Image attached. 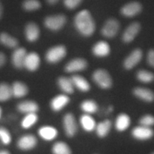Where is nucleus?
I'll return each mask as SVG.
<instances>
[{
	"instance_id": "41",
	"label": "nucleus",
	"mask_w": 154,
	"mask_h": 154,
	"mask_svg": "<svg viewBox=\"0 0 154 154\" xmlns=\"http://www.w3.org/2000/svg\"><path fill=\"white\" fill-rule=\"evenodd\" d=\"M0 154H9L7 151H0Z\"/></svg>"
},
{
	"instance_id": "15",
	"label": "nucleus",
	"mask_w": 154,
	"mask_h": 154,
	"mask_svg": "<svg viewBox=\"0 0 154 154\" xmlns=\"http://www.w3.org/2000/svg\"><path fill=\"white\" fill-rule=\"evenodd\" d=\"M37 143V140L35 136L32 135H26L22 136L18 141L19 149L22 150H30L34 148Z\"/></svg>"
},
{
	"instance_id": "2",
	"label": "nucleus",
	"mask_w": 154,
	"mask_h": 154,
	"mask_svg": "<svg viewBox=\"0 0 154 154\" xmlns=\"http://www.w3.org/2000/svg\"><path fill=\"white\" fill-rule=\"evenodd\" d=\"M92 78L96 84L102 88L107 89L112 86V79L105 69H97L94 72Z\"/></svg>"
},
{
	"instance_id": "5",
	"label": "nucleus",
	"mask_w": 154,
	"mask_h": 154,
	"mask_svg": "<svg viewBox=\"0 0 154 154\" xmlns=\"http://www.w3.org/2000/svg\"><path fill=\"white\" fill-rule=\"evenodd\" d=\"M119 27V22L116 19L111 18L106 22L101 29V33L105 37L113 38L118 34Z\"/></svg>"
},
{
	"instance_id": "17",
	"label": "nucleus",
	"mask_w": 154,
	"mask_h": 154,
	"mask_svg": "<svg viewBox=\"0 0 154 154\" xmlns=\"http://www.w3.org/2000/svg\"><path fill=\"white\" fill-rule=\"evenodd\" d=\"M38 135L46 140H52L57 138L58 131L53 126H42L38 129Z\"/></svg>"
},
{
	"instance_id": "8",
	"label": "nucleus",
	"mask_w": 154,
	"mask_h": 154,
	"mask_svg": "<svg viewBox=\"0 0 154 154\" xmlns=\"http://www.w3.org/2000/svg\"><path fill=\"white\" fill-rule=\"evenodd\" d=\"M143 57L142 51L139 49L134 50L127 57L124 61V66L128 70L131 69L136 66L141 60Z\"/></svg>"
},
{
	"instance_id": "3",
	"label": "nucleus",
	"mask_w": 154,
	"mask_h": 154,
	"mask_svg": "<svg viewBox=\"0 0 154 154\" xmlns=\"http://www.w3.org/2000/svg\"><path fill=\"white\" fill-rule=\"evenodd\" d=\"M66 22V17L63 14H55L47 17L44 19V25L51 31H59Z\"/></svg>"
},
{
	"instance_id": "4",
	"label": "nucleus",
	"mask_w": 154,
	"mask_h": 154,
	"mask_svg": "<svg viewBox=\"0 0 154 154\" xmlns=\"http://www.w3.org/2000/svg\"><path fill=\"white\" fill-rule=\"evenodd\" d=\"M66 55V49L64 46H55L48 50L46 54V59L49 63H57Z\"/></svg>"
},
{
	"instance_id": "16",
	"label": "nucleus",
	"mask_w": 154,
	"mask_h": 154,
	"mask_svg": "<svg viewBox=\"0 0 154 154\" xmlns=\"http://www.w3.org/2000/svg\"><path fill=\"white\" fill-rule=\"evenodd\" d=\"M93 54L98 57H105L110 54V47L106 42H99L92 49Z\"/></svg>"
},
{
	"instance_id": "24",
	"label": "nucleus",
	"mask_w": 154,
	"mask_h": 154,
	"mask_svg": "<svg viewBox=\"0 0 154 154\" xmlns=\"http://www.w3.org/2000/svg\"><path fill=\"white\" fill-rule=\"evenodd\" d=\"M58 85L64 93L72 94L74 92V84L71 79L66 77H60L58 79Z\"/></svg>"
},
{
	"instance_id": "40",
	"label": "nucleus",
	"mask_w": 154,
	"mask_h": 154,
	"mask_svg": "<svg viewBox=\"0 0 154 154\" xmlns=\"http://www.w3.org/2000/svg\"><path fill=\"white\" fill-rule=\"evenodd\" d=\"M3 14V8H2V5L1 2H0V19H1L2 16Z\"/></svg>"
},
{
	"instance_id": "38",
	"label": "nucleus",
	"mask_w": 154,
	"mask_h": 154,
	"mask_svg": "<svg viewBox=\"0 0 154 154\" xmlns=\"http://www.w3.org/2000/svg\"><path fill=\"white\" fill-rule=\"evenodd\" d=\"M6 60H7V59H6V56L5 54L2 52H0V68L5 65Z\"/></svg>"
},
{
	"instance_id": "42",
	"label": "nucleus",
	"mask_w": 154,
	"mask_h": 154,
	"mask_svg": "<svg viewBox=\"0 0 154 154\" xmlns=\"http://www.w3.org/2000/svg\"><path fill=\"white\" fill-rule=\"evenodd\" d=\"M1 115H2V109L0 108V118H1Z\"/></svg>"
},
{
	"instance_id": "25",
	"label": "nucleus",
	"mask_w": 154,
	"mask_h": 154,
	"mask_svg": "<svg viewBox=\"0 0 154 154\" xmlns=\"http://www.w3.org/2000/svg\"><path fill=\"white\" fill-rule=\"evenodd\" d=\"M80 123L84 130L90 132L96 128V124L94 119L88 114L83 115L80 119Z\"/></svg>"
},
{
	"instance_id": "14",
	"label": "nucleus",
	"mask_w": 154,
	"mask_h": 154,
	"mask_svg": "<svg viewBox=\"0 0 154 154\" xmlns=\"http://www.w3.org/2000/svg\"><path fill=\"white\" fill-rule=\"evenodd\" d=\"M27 54L24 48H17L12 54V63L16 68L21 69L24 66L26 56Z\"/></svg>"
},
{
	"instance_id": "18",
	"label": "nucleus",
	"mask_w": 154,
	"mask_h": 154,
	"mask_svg": "<svg viewBox=\"0 0 154 154\" xmlns=\"http://www.w3.org/2000/svg\"><path fill=\"white\" fill-rule=\"evenodd\" d=\"M134 94L136 96L146 102H152L154 100V93L148 88L137 87L134 90Z\"/></svg>"
},
{
	"instance_id": "19",
	"label": "nucleus",
	"mask_w": 154,
	"mask_h": 154,
	"mask_svg": "<svg viewBox=\"0 0 154 154\" xmlns=\"http://www.w3.org/2000/svg\"><path fill=\"white\" fill-rule=\"evenodd\" d=\"M69 98L66 95H59L54 98L51 101V108L54 111H59L68 104Z\"/></svg>"
},
{
	"instance_id": "9",
	"label": "nucleus",
	"mask_w": 154,
	"mask_h": 154,
	"mask_svg": "<svg viewBox=\"0 0 154 154\" xmlns=\"http://www.w3.org/2000/svg\"><path fill=\"white\" fill-rule=\"evenodd\" d=\"M140 29L138 22H133L126 29L122 36V39L125 43H130L138 35Z\"/></svg>"
},
{
	"instance_id": "12",
	"label": "nucleus",
	"mask_w": 154,
	"mask_h": 154,
	"mask_svg": "<svg viewBox=\"0 0 154 154\" xmlns=\"http://www.w3.org/2000/svg\"><path fill=\"white\" fill-rule=\"evenodd\" d=\"M132 136L138 140H148L153 136V131L151 127H146L140 125L135 127L132 131Z\"/></svg>"
},
{
	"instance_id": "33",
	"label": "nucleus",
	"mask_w": 154,
	"mask_h": 154,
	"mask_svg": "<svg viewBox=\"0 0 154 154\" xmlns=\"http://www.w3.org/2000/svg\"><path fill=\"white\" fill-rule=\"evenodd\" d=\"M81 108L84 112L87 113H94L98 110V106L96 102L91 100H86L81 105Z\"/></svg>"
},
{
	"instance_id": "7",
	"label": "nucleus",
	"mask_w": 154,
	"mask_h": 154,
	"mask_svg": "<svg viewBox=\"0 0 154 154\" xmlns=\"http://www.w3.org/2000/svg\"><path fill=\"white\" fill-rule=\"evenodd\" d=\"M142 11V5L138 2H131L125 5L121 9V13L123 16L133 17L140 13Z\"/></svg>"
},
{
	"instance_id": "29",
	"label": "nucleus",
	"mask_w": 154,
	"mask_h": 154,
	"mask_svg": "<svg viewBox=\"0 0 154 154\" xmlns=\"http://www.w3.org/2000/svg\"><path fill=\"white\" fill-rule=\"evenodd\" d=\"M38 120V116L35 113H26V116L22 121V126L24 128H29L35 124Z\"/></svg>"
},
{
	"instance_id": "26",
	"label": "nucleus",
	"mask_w": 154,
	"mask_h": 154,
	"mask_svg": "<svg viewBox=\"0 0 154 154\" xmlns=\"http://www.w3.org/2000/svg\"><path fill=\"white\" fill-rule=\"evenodd\" d=\"M111 123L109 120H105L102 121V122L99 123V124L96 125L95 128L96 131V134H97L99 137H105L109 134V131L111 129Z\"/></svg>"
},
{
	"instance_id": "35",
	"label": "nucleus",
	"mask_w": 154,
	"mask_h": 154,
	"mask_svg": "<svg viewBox=\"0 0 154 154\" xmlns=\"http://www.w3.org/2000/svg\"><path fill=\"white\" fill-rule=\"evenodd\" d=\"M140 124L141 126L151 127L154 125V117L151 115H146L142 117L140 120Z\"/></svg>"
},
{
	"instance_id": "11",
	"label": "nucleus",
	"mask_w": 154,
	"mask_h": 154,
	"mask_svg": "<svg viewBox=\"0 0 154 154\" xmlns=\"http://www.w3.org/2000/svg\"><path fill=\"white\" fill-rule=\"evenodd\" d=\"M40 57L36 52H30L25 58L24 66L30 72H34L39 67Z\"/></svg>"
},
{
	"instance_id": "13",
	"label": "nucleus",
	"mask_w": 154,
	"mask_h": 154,
	"mask_svg": "<svg viewBox=\"0 0 154 154\" xmlns=\"http://www.w3.org/2000/svg\"><path fill=\"white\" fill-rule=\"evenodd\" d=\"M40 29L38 25L34 22H29L25 27V36L30 42L36 41L39 37Z\"/></svg>"
},
{
	"instance_id": "6",
	"label": "nucleus",
	"mask_w": 154,
	"mask_h": 154,
	"mask_svg": "<svg viewBox=\"0 0 154 154\" xmlns=\"http://www.w3.org/2000/svg\"><path fill=\"white\" fill-rule=\"evenodd\" d=\"M63 128L67 136L69 137L74 136L77 131V124L74 115L72 113H67L63 119Z\"/></svg>"
},
{
	"instance_id": "20",
	"label": "nucleus",
	"mask_w": 154,
	"mask_h": 154,
	"mask_svg": "<svg viewBox=\"0 0 154 154\" xmlns=\"http://www.w3.org/2000/svg\"><path fill=\"white\" fill-rule=\"evenodd\" d=\"M17 109L20 112L24 113H35L38 111V106L36 102L32 101H25L19 103L17 106Z\"/></svg>"
},
{
	"instance_id": "30",
	"label": "nucleus",
	"mask_w": 154,
	"mask_h": 154,
	"mask_svg": "<svg viewBox=\"0 0 154 154\" xmlns=\"http://www.w3.org/2000/svg\"><path fill=\"white\" fill-rule=\"evenodd\" d=\"M54 154H72L69 146L63 142H57L53 146Z\"/></svg>"
},
{
	"instance_id": "27",
	"label": "nucleus",
	"mask_w": 154,
	"mask_h": 154,
	"mask_svg": "<svg viewBox=\"0 0 154 154\" xmlns=\"http://www.w3.org/2000/svg\"><path fill=\"white\" fill-rule=\"evenodd\" d=\"M0 42L9 48H17L19 42L17 38L9 35L7 33L0 34Z\"/></svg>"
},
{
	"instance_id": "23",
	"label": "nucleus",
	"mask_w": 154,
	"mask_h": 154,
	"mask_svg": "<svg viewBox=\"0 0 154 154\" xmlns=\"http://www.w3.org/2000/svg\"><path fill=\"white\" fill-rule=\"evenodd\" d=\"M71 79H72L75 87L79 89L80 91L86 92L90 89V85L88 82L82 76L75 75L71 78Z\"/></svg>"
},
{
	"instance_id": "34",
	"label": "nucleus",
	"mask_w": 154,
	"mask_h": 154,
	"mask_svg": "<svg viewBox=\"0 0 154 154\" xmlns=\"http://www.w3.org/2000/svg\"><path fill=\"white\" fill-rule=\"evenodd\" d=\"M0 140L5 145H8L11 141V136L10 134L4 127H0Z\"/></svg>"
},
{
	"instance_id": "28",
	"label": "nucleus",
	"mask_w": 154,
	"mask_h": 154,
	"mask_svg": "<svg viewBox=\"0 0 154 154\" xmlns=\"http://www.w3.org/2000/svg\"><path fill=\"white\" fill-rule=\"evenodd\" d=\"M12 96L11 86L5 83L0 84V101H6Z\"/></svg>"
},
{
	"instance_id": "36",
	"label": "nucleus",
	"mask_w": 154,
	"mask_h": 154,
	"mask_svg": "<svg viewBox=\"0 0 154 154\" xmlns=\"http://www.w3.org/2000/svg\"><path fill=\"white\" fill-rule=\"evenodd\" d=\"M82 0H63V5L67 9H74L82 3Z\"/></svg>"
},
{
	"instance_id": "22",
	"label": "nucleus",
	"mask_w": 154,
	"mask_h": 154,
	"mask_svg": "<svg viewBox=\"0 0 154 154\" xmlns=\"http://www.w3.org/2000/svg\"><path fill=\"white\" fill-rule=\"evenodd\" d=\"M12 96L17 98H21L26 96L28 93L27 86L22 82H16L11 86Z\"/></svg>"
},
{
	"instance_id": "31",
	"label": "nucleus",
	"mask_w": 154,
	"mask_h": 154,
	"mask_svg": "<svg viewBox=\"0 0 154 154\" xmlns=\"http://www.w3.org/2000/svg\"><path fill=\"white\" fill-rule=\"evenodd\" d=\"M136 77L138 81H140V82L145 83V84L151 83L154 80V74L146 70L138 71Z\"/></svg>"
},
{
	"instance_id": "1",
	"label": "nucleus",
	"mask_w": 154,
	"mask_h": 154,
	"mask_svg": "<svg viewBox=\"0 0 154 154\" xmlns=\"http://www.w3.org/2000/svg\"><path fill=\"white\" fill-rule=\"evenodd\" d=\"M74 26L84 36H91L96 29L95 22L88 10L81 11L75 16Z\"/></svg>"
},
{
	"instance_id": "32",
	"label": "nucleus",
	"mask_w": 154,
	"mask_h": 154,
	"mask_svg": "<svg viewBox=\"0 0 154 154\" xmlns=\"http://www.w3.org/2000/svg\"><path fill=\"white\" fill-rule=\"evenodd\" d=\"M22 7L24 10L27 11H32L38 10L41 8L42 5L38 0H25L22 4Z\"/></svg>"
},
{
	"instance_id": "21",
	"label": "nucleus",
	"mask_w": 154,
	"mask_h": 154,
	"mask_svg": "<svg viewBox=\"0 0 154 154\" xmlns=\"http://www.w3.org/2000/svg\"><path fill=\"white\" fill-rule=\"evenodd\" d=\"M131 124V119L128 115L121 113L119 115L116 121V128L119 131H124L128 128Z\"/></svg>"
},
{
	"instance_id": "10",
	"label": "nucleus",
	"mask_w": 154,
	"mask_h": 154,
	"mask_svg": "<svg viewBox=\"0 0 154 154\" xmlns=\"http://www.w3.org/2000/svg\"><path fill=\"white\" fill-rule=\"evenodd\" d=\"M87 67V62L85 59L82 58H76L72 59L65 66V71L68 73L81 72Z\"/></svg>"
},
{
	"instance_id": "39",
	"label": "nucleus",
	"mask_w": 154,
	"mask_h": 154,
	"mask_svg": "<svg viewBox=\"0 0 154 154\" xmlns=\"http://www.w3.org/2000/svg\"><path fill=\"white\" fill-rule=\"evenodd\" d=\"M59 0H47V2L51 5H56V4H57V2H59Z\"/></svg>"
},
{
	"instance_id": "37",
	"label": "nucleus",
	"mask_w": 154,
	"mask_h": 154,
	"mask_svg": "<svg viewBox=\"0 0 154 154\" xmlns=\"http://www.w3.org/2000/svg\"><path fill=\"white\" fill-rule=\"evenodd\" d=\"M147 61L150 66L154 68V49H151L148 53Z\"/></svg>"
},
{
	"instance_id": "43",
	"label": "nucleus",
	"mask_w": 154,
	"mask_h": 154,
	"mask_svg": "<svg viewBox=\"0 0 154 154\" xmlns=\"http://www.w3.org/2000/svg\"><path fill=\"white\" fill-rule=\"evenodd\" d=\"M153 154H154V153H153Z\"/></svg>"
}]
</instances>
